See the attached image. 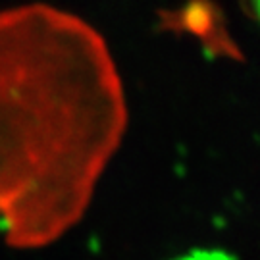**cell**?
I'll use <instances>...</instances> for the list:
<instances>
[{
  "label": "cell",
  "instance_id": "cell-1",
  "mask_svg": "<svg viewBox=\"0 0 260 260\" xmlns=\"http://www.w3.org/2000/svg\"><path fill=\"white\" fill-rule=\"evenodd\" d=\"M123 127L93 29L50 8L0 14V228L12 247L50 245L81 220Z\"/></svg>",
  "mask_w": 260,
  "mask_h": 260
},
{
  "label": "cell",
  "instance_id": "cell-2",
  "mask_svg": "<svg viewBox=\"0 0 260 260\" xmlns=\"http://www.w3.org/2000/svg\"><path fill=\"white\" fill-rule=\"evenodd\" d=\"M183 29L199 37H216V8L210 0H191L181 12Z\"/></svg>",
  "mask_w": 260,
  "mask_h": 260
}]
</instances>
